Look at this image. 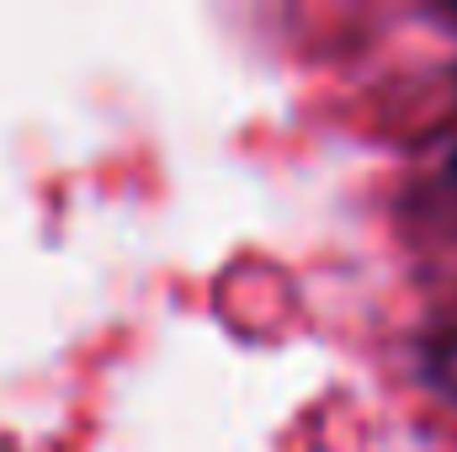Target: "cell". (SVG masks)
I'll return each instance as SVG.
<instances>
[{
    "label": "cell",
    "instance_id": "obj_1",
    "mask_svg": "<svg viewBox=\"0 0 457 452\" xmlns=\"http://www.w3.org/2000/svg\"><path fill=\"white\" fill-rule=\"evenodd\" d=\"M453 165H457V160H453Z\"/></svg>",
    "mask_w": 457,
    "mask_h": 452
}]
</instances>
